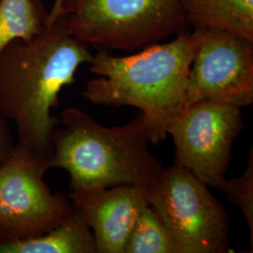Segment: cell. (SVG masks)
Masks as SVG:
<instances>
[{
	"mask_svg": "<svg viewBox=\"0 0 253 253\" xmlns=\"http://www.w3.org/2000/svg\"><path fill=\"white\" fill-rule=\"evenodd\" d=\"M92 59L90 46L68 32L62 16L0 53V119L13 121L17 144L46 163L59 123L51 111L58 107L64 87L76 82L79 67Z\"/></svg>",
	"mask_w": 253,
	"mask_h": 253,
	"instance_id": "6da1fadb",
	"label": "cell"
},
{
	"mask_svg": "<svg viewBox=\"0 0 253 253\" xmlns=\"http://www.w3.org/2000/svg\"><path fill=\"white\" fill-rule=\"evenodd\" d=\"M197 43L196 32L187 29L168 42L129 55L97 50L89 70L98 78L85 84L82 95L93 104L139 109L151 128V143L157 145L167 137L172 119L186 107Z\"/></svg>",
	"mask_w": 253,
	"mask_h": 253,
	"instance_id": "7a4b0ae2",
	"label": "cell"
},
{
	"mask_svg": "<svg viewBox=\"0 0 253 253\" xmlns=\"http://www.w3.org/2000/svg\"><path fill=\"white\" fill-rule=\"evenodd\" d=\"M58 120L47 166L69 172L70 188L149 187L164 170L148 149L152 132L141 112L112 127L77 107L64 109Z\"/></svg>",
	"mask_w": 253,
	"mask_h": 253,
	"instance_id": "3957f363",
	"label": "cell"
},
{
	"mask_svg": "<svg viewBox=\"0 0 253 253\" xmlns=\"http://www.w3.org/2000/svg\"><path fill=\"white\" fill-rule=\"evenodd\" d=\"M59 16L71 35L107 52H135L190 29L180 0H54L47 26Z\"/></svg>",
	"mask_w": 253,
	"mask_h": 253,
	"instance_id": "277c9868",
	"label": "cell"
},
{
	"mask_svg": "<svg viewBox=\"0 0 253 253\" xmlns=\"http://www.w3.org/2000/svg\"><path fill=\"white\" fill-rule=\"evenodd\" d=\"M148 206L171 233L177 253H226L230 217L204 182L177 164L148 187Z\"/></svg>",
	"mask_w": 253,
	"mask_h": 253,
	"instance_id": "5b68a950",
	"label": "cell"
},
{
	"mask_svg": "<svg viewBox=\"0 0 253 253\" xmlns=\"http://www.w3.org/2000/svg\"><path fill=\"white\" fill-rule=\"evenodd\" d=\"M47 163L16 144L0 164V238L43 235L73 212L69 197L53 193L44 180Z\"/></svg>",
	"mask_w": 253,
	"mask_h": 253,
	"instance_id": "8992f818",
	"label": "cell"
},
{
	"mask_svg": "<svg viewBox=\"0 0 253 253\" xmlns=\"http://www.w3.org/2000/svg\"><path fill=\"white\" fill-rule=\"evenodd\" d=\"M244 126L240 106L208 100L191 104L167 128L175 148L173 163L208 187L219 190L225 180L233 145Z\"/></svg>",
	"mask_w": 253,
	"mask_h": 253,
	"instance_id": "52a82bcc",
	"label": "cell"
},
{
	"mask_svg": "<svg viewBox=\"0 0 253 253\" xmlns=\"http://www.w3.org/2000/svg\"><path fill=\"white\" fill-rule=\"evenodd\" d=\"M192 30L198 43L189 73L186 107L204 100L241 108L252 105L253 41L220 29Z\"/></svg>",
	"mask_w": 253,
	"mask_h": 253,
	"instance_id": "ba28073f",
	"label": "cell"
},
{
	"mask_svg": "<svg viewBox=\"0 0 253 253\" xmlns=\"http://www.w3.org/2000/svg\"><path fill=\"white\" fill-rule=\"evenodd\" d=\"M69 199L93 233L97 253H123L136 218L148 206V187L70 188Z\"/></svg>",
	"mask_w": 253,
	"mask_h": 253,
	"instance_id": "9c48e42d",
	"label": "cell"
},
{
	"mask_svg": "<svg viewBox=\"0 0 253 253\" xmlns=\"http://www.w3.org/2000/svg\"><path fill=\"white\" fill-rule=\"evenodd\" d=\"M0 253H97L90 228L78 211L43 235L1 239Z\"/></svg>",
	"mask_w": 253,
	"mask_h": 253,
	"instance_id": "30bf717a",
	"label": "cell"
},
{
	"mask_svg": "<svg viewBox=\"0 0 253 253\" xmlns=\"http://www.w3.org/2000/svg\"><path fill=\"white\" fill-rule=\"evenodd\" d=\"M190 29H220L253 42V0H180Z\"/></svg>",
	"mask_w": 253,
	"mask_h": 253,
	"instance_id": "8fae6325",
	"label": "cell"
},
{
	"mask_svg": "<svg viewBox=\"0 0 253 253\" xmlns=\"http://www.w3.org/2000/svg\"><path fill=\"white\" fill-rule=\"evenodd\" d=\"M48 15L42 0H0V53L15 40L28 41L40 34Z\"/></svg>",
	"mask_w": 253,
	"mask_h": 253,
	"instance_id": "7c38bea8",
	"label": "cell"
},
{
	"mask_svg": "<svg viewBox=\"0 0 253 253\" xmlns=\"http://www.w3.org/2000/svg\"><path fill=\"white\" fill-rule=\"evenodd\" d=\"M123 253H177V249L162 218L147 206L136 218Z\"/></svg>",
	"mask_w": 253,
	"mask_h": 253,
	"instance_id": "4fadbf2b",
	"label": "cell"
},
{
	"mask_svg": "<svg viewBox=\"0 0 253 253\" xmlns=\"http://www.w3.org/2000/svg\"><path fill=\"white\" fill-rule=\"evenodd\" d=\"M219 190L243 214L251 230V245L253 250V151L248 160L244 173L236 178L225 179Z\"/></svg>",
	"mask_w": 253,
	"mask_h": 253,
	"instance_id": "5bb4252c",
	"label": "cell"
},
{
	"mask_svg": "<svg viewBox=\"0 0 253 253\" xmlns=\"http://www.w3.org/2000/svg\"><path fill=\"white\" fill-rule=\"evenodd\" d=\"M15 143L9 128V122L0 119V164L4 163L12 153Z\"/></svg>",
	"mask_w": 253,
	"mask_h": 253,
	"instance_id": "9a60e30c",
	"label": "cell"
}]
</instances>
